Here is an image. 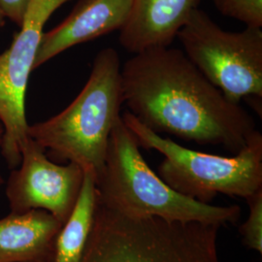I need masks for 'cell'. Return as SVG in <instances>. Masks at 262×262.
<instances>
[{"mask_svg":"<svg viewBox=\"0 0 262 262\" xmlns=\"http://www.w3.org/2000/svg\"><path fill=\"white\" fill-rule=\"evenodd\" d=\"M122 81L128 112L156 133L237 154L256 130L251 114L228 100L177 48L134 54L122 66Z\"/></svg>","mask_w":262,"mask_h":262,"instance_id":"obj_1","label":"cell"},{"mask_svg":"<svg viewBox=\"0 0 262 262\" xmlns=\"http://www.w3.org/2000/svg\"><path fill=\"white\" fill-rule=\"evenodd\" d=\"M122 105L121 59L114 48H106L95 56L90 78L75 100L54 118L28 125V135L45 149L49 159L75 163L96 183Z\"/></svg>","mask_w":262,"mask_h":262,"instance_id":"obj_2","label":"cell"},{"mask_svg":"<svg viewBox=\"0 0 262 262\" xmlns=\"http://www.w3.org/2000/svg\"><path fill=\"white\" fill-rule=\"evenodd\" d=\"M95 184L99 202L134 217L222 226L236 224L241 215L237 205L213 206L169 187L148 165L122 117L111 132L103 171Z\"/></svg>","mask_w":262,"mask_h":262,"instance_id":"obj_3","label":"cell"},{"mask_svg":"<svg viewBox=\"0 0 262 262\" xmlns=\"http://www.w3.org/2000/svg\"><path fill=\"white\" fill-rule=\"evenodd\" d=\"M220 227L134 217L97 200L80 262H222Z\"/></svg>","mask_w":262,"mask_h":262,"instance_id":"obj_4","label":"cell"},{"mask_svg":"<svg viewBox=\"0 0 262 262\" xmlns=\"http://www.w3.org/2000/svg\"><path fill=\"white\" fill-rule=\"evenodd\" d=\"M122 119L140 148L158 150L164 157L159 177L186 196L210 204L219 193L247 199L262 188V134L257 129L235 156L221 157L164 138L128 111L122 113Z\"/></svg>","mask_w":262,"mask_h":262,"instance_id":"obj_5","label":"cell"},{"mask_svg":"<svg viewBox=\"0 0 262 262\" xmlns=\"http://www.w3.org/2000/svg\"><path fill=\"white\" fill-rule=\"evenodd\" d=\"M177 38L190 62L233 103L262 97V29L226 31L193 10Z\"/></svg>","mask_w":262,"mask_h":262,"instance_id":"obj_6","label":"cell"},{"mask_svg":"<svg viewBox=\"0 0 262 262\" xmlns=\"http://www.w3.org/2000/svg\"><path fill=\"white\" fill-rule=\"evenodd\" d=\"M67 1L29 0L19 33L0 55V121L4 126L0 149L11 169L19 166L21 147L28 137L26 91L43 28L53 13Z\"/></svg>","mask_w":262,"mask_h":262,"instance_id":"obj_7","label":"cell"},{"mask_svg":"<svg viewBox=\"0 0 262 262\" xmlns=\"http://www.w3.org/2000/svg\"><path fill=\"white\" fill-rule=\"evenodd\" d=\"M20 156V163L11 172L6 186L11 212L44 210L63 225L75 206L84 170L73 162L57 164L29 136Z\"/></svg>","mask_w":262,"mask_h":262,"instance_id":"obj_8","label":"cell"},{"mask_svg":"<svg viewBox=\"0 0 262 262\" xmlns=\"http://www.w3.org/2000/svg\"><path fill=\"white\" fill-rule=\"evenodd\" d=\"M132 0H79L69 16L43 33L33 70L76 45L120 31L130 14Z\"/></svg>","mask_w":262,"mask_h":262,"instance_id":"obj_9","label":"cell"},{"mask_svg":"<svg viewBox=\"0 0 262 262\" xmlns=\"http://www.w3.org/2000/svg\"><path fill=\"white\" fill-rule=\"evenodd\" d=\"M201 0H132L119 41L131 54L169 47Z\"/></svg>","mask_w":262,"mask_h":262,"instance_id":"obj_10","label":"cell"},{"mask_svg":"<svg viewBox=\"0 0 262 262\" xmlns=\"http://www.w3.org/2000/svg\"><path fill=\"white\" fill-rule=\"evenodd\" d=\"M62 224L44 210L0 220V262H48Z\"/></svg>","mask_w":262,"mask_h":262,"instance_id":"obj_11","label":"cell"},{"mask_svg":"<svg viewBox=\"0 0 262 262\" xmlns=\"http://www.w3.org/2000/svg\"><path fill=\"white\" fill-rule=\"evenodd\" d=\"M97 201L94 177L84 172L75 206L56 235L54 251L48 262H80L94 222Z\"/></svg>","mask_w":262,"mask_h":262,"instance_id":"obj_12","label":"cell"},{"mask_svg":"<svg viewBox=\"0 0 262 262\" xmlns=\"http://www.w3.org/2000/svg\"><path fill=\"white\" fill-rule=\"evenodd\" d=\"M225 17L250 28H262V0H212Z\"/></svg>","mask_w":262,"mask_h":262,"instance_id":"obj_13","label":"cell"},{"mask_svg":"<svg viewBox=\"0 0 262 262\" xmlns=\"http://www.w3.org/2000/svg\"><path fill=\"white\" fill-rule=\"evenodd\" d=\"M250 214L240 227L243 242L249 249L262 253V188L248 197Z\"/></svg>","mask_w":262,"mask_h":262,"instance_id":"obj_14","label":"cell"},{"mask_svg":"<svg viewBox=\"0 0 262 262\" xmlns=\"http://www.w3.org/2000/svg\"><path fill=\"white\" fill-rule=\"evenodd\" d=\"M29 0H0V9L6 18L20 27Z\"/></svg>","mask_w":262,"mask_h":262,"instance_id":"obj_15","label":"cell"},{"mask_svg":"<svg viewBox=\"0 0 262 262\" xmlns=\"http://www.w3.org/2000/svg\"><path fill=\"white\" fill-rule=\"evenodd\" d=\"M3 136H4V126H3V124H2V122L0 121V147H1V145H2Z\"/></svg>","mask_w":262,"mask_h":262,"instance_id":"obj_16","label":"cell"},{"mask_svg":"<svg viewBox=\"0 0 262 262\" xmlns=\"http://www.w3.org/2000/svg\"><path fill=\"white\" fill-rule=\"evenodd\" d=\"M5 19H6V17L4 16L3 12L0 9V28H2L5 25Z\"/></svg>","mask_w":262,"mask_h":262,"instance_id":"obj_17","label":"cell"},{"mask_svg":"<svg viewBox=\"0 0 262 262\" xmlns=\"http://www.w3.org/2000/svg\"><path fill=\"white\" fill-rule=\"evenodd\" d=\"M4 184V180H3V178H2V176L0 175V188H1V187H2V185Z\"/></svg>","mask_w":262,"mask_h":262,"instance_id":"obj_18","label":"cell"}]
</instances>
